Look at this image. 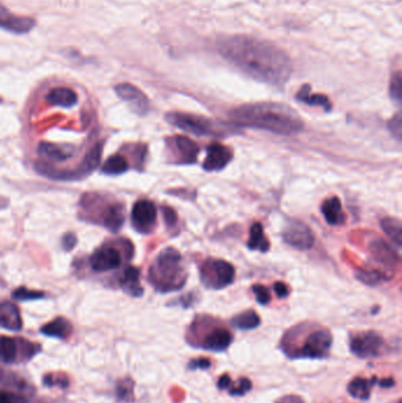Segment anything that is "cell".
Returning <instances> with one entry per match:
<instances>
[{"label":"cell","mask_w":402,"mask_h":403,"mask_svg":"<svg viewBox=\"0 0 402 403\" xmlns=\"http://www.w3.org/2000/svg\"><path fill=\"white\" fill-rule=\"evenodd\" d=\"M222 56L257 81L281 86L292 74V62L283 49L248 35H232L218 42Z\"/></svg>","instance_id":"cell-1"},{"label":"cell","mask_w":402,"mask_h":403,"mask_svg":"<svg viewBox=\"0 0 402 403\" xmlns=\"http://www.w3.org/2000/svg\"><path fill=\"white\" fill-rule=\"evenodd\" d=\"M229 117L240 127L262 129L283 136H292L303 130L302 119L295 111L275 103L240 106L232 110Z\"/></svg>","instance_id":"cell-2"},{"label":"cell","mask_w":402,"mask_h":403,"mask_svg":"<svg viewBox=\"0 0 402 403\" xmlns=\"http://www.w3.org/2000/svg\"><path fill=\"white\" fill-rule=\"evenodd\" d=\"M150 279L162 293L181 289L187 282V275L182 267L181 254L174 247L164 249L151 268Z\"/></svg>","instance_id":"cell-3"},{"label":"cell","mask_w":402,"mask_h":403,"mask_svg":"<svg viewBox=\"0 0 402 403\" xmlns=\"http://www.w3.org/2000/svg\"><path fill=\"white\" fill-rule=\"evenodd\" d=\"M201 281L211 289H222L232 284L235 269L229 262L209 258L201 267Z\"/></svg>","instance_id":"cell-4"},{"label":"cell","mask_w":402,"mask_h":403,"mask_svg":"<svg viewBox=\"0 0 402 403\" xmlns=\"http://www.w3.org/2000/svg\"><path fill=\"white\" fill-rule=\"evenodd\" d=\"M333 343V336L327 329H317L307 336L300 348L292 350L290 356L307 358H324L328 356Z\"/></svg>","instance_id":"cell-5"},{"label":"cell","mask_w":402,"mask_h":403,"mask_svg":"<svg viewBox=\"0 0 402 403\" xmlns=\"http://www.w3.org/2000/svg\"><path fill=\"white\" fill-rule=\"evenodd\" d=\"M167 122L174 127L196 136H208L215 134V125L211 120L201 116H194L189 113L170 112L167 113Z\"/></svg>","instance_id":"cell-6"},{"label":"cell","mask_w":402,"mask_h":403,"mask_svg":"<svg viewBox=\"0 0 402 403\" xmlns=\"http://www.w3.org/2000/svg\"><path fill=\"white\" fill-rule=\"evenodd\" d=\"M384 337L375 332H361L350 339V350L360 358L379 356L384 350Z\"/></svg>","instance_id":"cell-7"},{"label":"cell","mask_w":402,"mask_h":403,"mask_svg":"<svg viewBox=\"0 0 402 403\" xmlns=\"http://www.w3.org/2000/svg\"><path fill=\"white\" fill-rule=\"evenodd\" d=\"M283 240L290 247L299 250H308L313 247L314 235L306 224L300 221H292L285 226Z\"/></svg>","instance_id":"cell-8"},{"label":"cell","mask_w":402,"mask_h":403,"mask_svg":"<svg viewBox=\"0 0 402 403\" xmlns=\"http://www.w3.org/2000/svg\"><path fill=\"white\" fill-rule=\"evenodd\" d=\"M132 223L136 229L148 233L153 229L157 219L156 205L150 201H138L132 208Z\"/></svg>","instance_id":"cell-9"},{"label":"cell","mask_w":402,"mask_h":403,"mask_svg":"<svg viewBox=\"0 0 402 403\" xmlns=\"http://www.w3.org/2000/svg\"><path fill=\"white\" fill-rule=\"evenodd\" d=\"M170 146L176 156L178 164H192L196 162L199 148L195 141L184 136H176L171 138Z\"/></svg>","instance_id":"cell-10"},{"label":"cell","mask_w":402,"mask_h":403,"mask_svg":"<svg viewBox=\"0 0 402 403\" xmlns=\"http://www.w3.org/2000/svg\"><path fill=\"white\" fill-rule=\"evenodd\" d=\"M35 25L36 23L32 18L16 16L8 12V8L0 4V28L17 35H23L31 31Z\"/></svg>","instance_id":"cell-11"},{"label":"cell","mask_w":402,"mask_h":403,"mask_svg":"<svg viewBox=\"0 0 402 403\" xmlns=\"http://www.w3.org/2000/svg\"><path fill=\"white\" fill-rule=\"evenodd\" d=\"M116 92L123 100L128 102L134 111L138 115H146L149 110V100L139 88L129 83H123L116 86Z\"/></svg>","instance_id":"cell-12"},{"label":"cell","mask_w":402,"mask_h":403,"mask_svg":"<svg viewBox=\"0 0 402 403\" xmlns=\"http://www.w3.org/2000/svg\"><path fill=\"white\" fill-rule=\"evenodd\" d=\"M122 263L121 254L114 247H102L90 258V264L95 271H110Z\"/></svg>","instance_id":"cell-13"},{"label":"cell","mask_w":402,"mask_h":403,"mask_svg":"<svg viewBox=\"0 0 402 403\" xmlns=\"http://www.w3.org/2000/svg\"><path fill=\"white\" fill-rule=\"evenodd\" d=\"M232 159V152L228 146L211 144L207 148V158L203 163V169L207 171H220Z\"/></svg>","instance_id":"cell-14"},{"label":"cell","mask_w":402,"mask_h":403,"mask_svg":"<svg viewBox=\"0 0 402 403\" xmlns=\"http://www.w3.org/2000/svg\"><path fill=\"white\" fill-rule=\"evenodd\" d=\"M232 335L228 329L215 328L208 332L206 337L202 339L201 346L203 349L213 350V351H223L227 350L232 344Z\"/></svg>","instance_id":"cell-15"},{"label":"cell","mask_w":402,"mask_h":403,"mask_svg":"<svg viewBox=\"0 0 402 403\" xmlns=\"http://www.w3.org/2000/svg\"><path fill=\"white\" fill-rule=\"evenodd\" d=\"M0 327L8 330H20L23 327L22 317L18 308L10 302L0 303Z\"/></svg>","instance_id":"cell-16"},{"label":"cell","mask_w":402,"mask_h":403,"mask_svg":"<svg viewBox=\"0 0 402 403\" xmlns=\"http://www.w3.org/2000/svg\"><path fill=\"white\" fill-rule=\"evenodd\" d=\"M321 211L328 224L331 226H338L345 222V217L342 212L341 202L338 197L328 198L327 201H324L321 206Z\"/></svg>","instance_id":"cell-17"},{"label":"cell","mask_w":402,"mask_h":403,"mask_svg":"<svg viewBox=\"0 0 402 403\" xmlns=\"http://www.w3.org/2000/svg\"><path fill=\"white\" fill-rule=\"evenodd\" d=\"M370 251H372L373 257L377 262H380L381 264L394 267L395 263L398 262V256L394 250L384 240H374L373 243L370 244Z\"/></svg>","instance_id":"cell-18"},{"label":"cell","mask_w":402,"mask_h":403,"mask_svg":"<svg viewBox=\"0 0 402 403\" xmlns=\"http://www.w3.org/2000/svg\"><path fill=\"white\" fill-rule=\"evenodd\" d=\"M42 332L44 335L51 336V337L68 339L72 334V325L66 318L58 317L50 323L44 325L42 328Z\"/></svg>","instance_id":"cell-19"},{"label":"cell","mask_w":402,"mask_h":403,"mask_svg":"<svg viewBox=\"0 0 402 403\" xmlns=\"http://www.w3.org/2000/svg\"><path fill=\"white\" fill-rule=\"evenodd\" d=\"M375 382H377V378H372L370 380L363 378H355L349 382L347 390L355 399H368Z\"/></svg>","instance_id":"cell-20"},{"label":"cell","mask_w":402,"mask_h":403,"mask_svg":"<svg viewBox=\"0 0 402 403\" xmlns=\"http://www.w3.org/2000/svg\"><path fill=\"white\" fill-rule=\"evenodd\" d=\"M47 100L52 105L63 106V107H71L77 103V95L71 88H56L51 90L47 95Z\"/></svg>","instance_id":"cell-21"},{"label":"cell","mask_w":402,"mask_h":403,"mask_svg":"<svg viewBox=\"0 0 402 403\" xmlns=\"http://www.w3.org/2000/svg\"><path fill=\"white\" fill-rule=\"evenodd\" d=\"M124 208L121 204H114L107 209V211L104 214V226L107 229L116 233L121 229L124 223Z\"/></svg>","instance_id":"cell-22"},{"label":"cell","mask_w":402,"mask_h":403,"mask_svg":"<svg viewBox=\"0 0 402 403\" xmlns=\"http://www.w3.org/2000/svg\"><path fill=\"white\" fill-rule=\"evenodd\" d=\"M122 286L126 293H130L131 296L138 297L143 293V288L139 284V270L138 269L134 268V267H129L125 270L124 276L122 279Z\"/></svg>","instance_id":"cell-23"},{"label":"cell","mask_w":402,"mask_h":403,"mask_svg":"<svg viewBox=\"0 0 402 403\" xmlns=\"http://www.w3.org/2000/svg\"><path fill=\"white\" fill-rule=\"evenodd\" d=\"M269 247H271V244L264 235V226L260 223H254L253 226L250 228L248 247L250 250H261L266 252Z\"/></svg>","instance_id":"cell-24"},{"label":"cell","mask_w":402,"mask_h":403,"mask_svg":"<svg viewBox=\"0 0 402 403\" xmlns=\"http://www.w3.org/2000/svg\"><path fill=\"white\" fill-rule=\"evenodd\" d=\"M261 318L256 311L247 310L242 314H239L232 320V327L241 329V330H250L260 325Z\"/></svg>","instance_id":"cell-25"},{"label":"cell","mask_w":402,"mask_h":403,"mask_svg":"<svg viewBox=\"0 0 402 403\" xmlns=\"http://www.w3.org/2000/svg\"><path fill=\"white\" fill-rule=\"evenodd\" d=\"M297 99L301 102L306 103L308 105L322 106L326 111L331 109V104L329 99L326 95H312L309 86H305L301 91L297 93Z\"/></svg>","instance_id":"cell-26"},{"label":"cell","mask_w":402,"mask_h":403,"mask_svg":"<svg viewBox=\"0 0 402 403\" xmlns=\"http://www.w3.org/2000/svg\"><path fill=\"white\" fill-rule=\"evenodd\" d=\"M381 226L384 233L396 243L398 247H401L402 244V229L401 223L396 218H384L381 221Z\"/></svg>","instance_id":"cell-27"},{"label":"cell","mask_w":402,"mask_h":403,"mask_svg":"<svg viewBox=\"0 0 402 403\" xmlns=\"http://www.w3.org/2000/svg\"><path fill=\"white\" fill-rule=\"evenodd\" d=\"M18 353V346L15 339L6 336H0V360L6 363L13 362Z\"/></svg>","instance_id":"cell-28"},{"label":"cell","mask_w":402,"mask_h":403,"mask_svg":"<svg viewBox=\"0 0 402 403\" xmlns=\"http://www.w3.org/2000/svg\"><path fill=\"white\" fill-rule=\"evenodd\" d=\"M129 169V164L126 159L121 155L111 156L107 159V162L102 168V173L107 175H121Z\"/></svg>","instance_id":"cell-29"},{"label":"cell","mask_w":402,"mask_h":403,"mask_svg":"<svg viewBox=\"0 0 402 403\" xmlns=\"http://www.w3.org/2000/svg\"><path fill=\"white\" fill-rule=\"evenodd\" d=\"M100 155H102V146L96 145L89 155L86 156L84 162L82 163L83 165L81 166V170H82L83 175H88L90 171H93L95 168H97L100 160Z\"/></svg>","instance_id":"cell-30"},{"label":"cell","mask_w":402,"mask_h":403,"mask_svg":"<svg viewBox=\"0 0 402 403\" xmlns=\"http://www.w3.org/2000/svg\"><path fill=\"white\" fill-rule=\"evenodd\" d=\"M38 152H40V155L47 157V158L59 160V162L68 158V155H66L61 148L54 146V145L52 144H47V143H42V144H40Z\"/></svg>","instance_id":"cell-31"},{"label":"cell","mask_w":402,"mask_h":403,"mask_svg":"<svg viewBox=\"0 0 402 403\" xmlns=\"http://www.w3.org/2000/svg\"><path fill=\"white\" fill-rule=\"evenodd\" d=\"M252 381L249 378H240L237 385L232 383V387L229 388V394L232 396H243L246 395L247 392L252 390Z\"/></svg>","instance_id":"cell-32"},{"label":"cell","mask_w":402,"mask_h":403,"mask_svg":"<svg viewBox=\"0 0 402 403\" xmlns=\"http://www.w3.org/2000/svg\"><path fill=\"white\" fill-rule=\"evenodd\" d=\"M389 93H391V99H394L395 102H401V74L400 72H396L394 77L391 78Z\"/></svg>","instance_id":"cell-33"},{"label":"cell","mask_w":402,"mask_h":403,"mask_svg":"<svg viewBox=\"0 0 402 403\" xmlns=\"http://www.w3.org/2000/svg\"><path fill=\"white\" fill-rule=\"evenodd\" d=\"M117 394L122 399L129 401L134 397V383L130 380L122 381L117 387Z\"/></svg>","instance_id":"cell-34"},{"label":"cell","mask_w":402,"mask_h":403,"mask_svg":"<svg viewBox=\"0 0 402 403\" xmlns=\"http://www.w3.org/2000/svg\"><path fill=\"white\" fill-rule=\"evenodd\" d=\"M357 279L366 284L374 286V284H377L384 279V275L379 271H375V270L374 271H362L357 275Z\"/></svg>","instance_id":"cell-35"},{"label":"cell","mask_w":402,"mask_h":403,"mask_svg":"<svg viewBox=\"0 0 402 403\" xmlns=\"http://www.w3.org/2000/svg\"><path fill=\"white\" fill-rule=\"evenodd\" d=\"M13 297L17 300H37L43 297V293L40 291H33V290L26 289V288H19L13 293Z\"/></svg>","instance_id":"cell-36"},{"label":"cell","mask_w":402,"mask_h":403,"mask_svg":"<svg viewBox=\"0 0 402 403\" xmlns=\"http://www.w3.org/2000/svg\"><path fill=\"white\" fill-rule=\"evenodd\" d=\"M0 403H28V399L15 392L0 390Z\"/></svg>","instance_id":"cell-37"},{"label":"cell","mask_w":402,"mask_h":403,"mask_svg":"<svg viewBox=\"0 0 402 403\" xmlns=\"http://www.w3.org/2000/svg\"><path fill=\"white\" fill-rule=\"evenodd\" d=\"M253 293H255V296H256L257 302L262 304V305H266V304L271 302V293H269L266 286L256 284V286H253Z\"/></svg>","instance_id":"cell-38"},{"label":"cell","mask_w":402,"mask_h":403,"mask_svg":"<svg viewBox=\"0 0 402 403\" xmlns=\"http://www.w3.org/2000/svg\"><path fill=\"white\" fill-rule=\"evenodd\" d=\"M401 116H400V113H398L396 116L393 117V119L388 124V129L398 141L401 139Z\"/></svg>","instance_id":"cell-39"},{"label":"cell","mask_w":402,"mask_h":403,"mask_svg":"<svg viewBox=\"0 0 402 403\" xmlns=\"http://www.w3.org/2000/svg\"><path fill=\"white\" fill-rule=\"evenodd\" d=\"M211 367V361L206 357L201 358H194L188 363V369L196 370V369H209Z\"/></svg>","instance_id":"cell-40"},{"label":"cell","mask_w":402,"mask_h":403,"mask_svg":"<svg viewBox=\"0 0 402 403\" xmlns=\"http://www.w3.org/2000/svg\"><path fill=\"white\" fill-rule=\"evenodd\" d=\"M163 215L167 226H175L176 222H177V215H176L174 209L169 208V206H163Z\"/></svg>","instance_id":"cell-41"},{"label":"cell","mask_w":402,"mask_h":403,"mask_svg":"<svg viewBox=\"0 0 402 403\" xmlns=\"http://www.w3.org/2000/svg\"><path fill=\"white\" fill-rule=\"evenodd\" d=\"M274 290L275 293H276V295H278V297L285 298V297L288 296V286H285V283L283 282L275 283Z\"/></svg>","instance_id":"cell-42"},{"label":"cell","mask_w":402,"mask_h":403,"mask_svg":"<svg viewBox=\"0 0 402 403\" xmlns=\"http://www.w3.org/2000/svg\"><path fill=\"white\" fill-rule=\"evenodd\" d=\"M232 378H229V375H222L220 380H218V388L220 389H229L232 387Z\"/></svg>","instance_id":"cell-43"},{"label":"cell","mask_w":402,"mask_h":403,"mask_svg":"<svg viewBox=\"0 0 402 403\" xmlns=\"http://www.w3.org/2000/svg\"><path fill=\"white\" fill-rule=\"evenodd\" d=\"M63 244H64V247L66 250H71L72 247H75L76 237L72 233H69V235L64 237Z\"/></svg>","instance_id":"cell-44"},{"label":"cell","mask_w":402,"mask_h":403,"mask_svg":"<svg viewBox=\"0 0 402 403\" xmlns=\"http://www.w3.org/2000/svg\"><path fill=\"white\" fill-rule=\"evenodd\" d=\"M276 403H305V401H303L301 397H299V396L288 395L282 397L281 399H278Z\"/></svg>","instance_id":"cell-45"},{"label":"cell","mask_w":402,"mask_h":403,"mask_svg":"<svg viewBox=\"0 0 402 403\" xmlns=\"http://www.w3.org/2000/svg\"><path fill=\"white\" fill-rule=\"evenodd\" d=\"M395 381L391 378H384V380H381L380 385L382 388H391V387H394Z\"/></svg>","instance_id":"cell-46"},{"label":"cell","mask_w":402,"mask_h":403,"mask_svg":"<svg viewBox=\"0 0 402 403\" xmlns=\"http://www.w3.org/2000/svg\"><path fill=\"white\" fill-rule=\"evenodd\" d=\"M398 403H401V402H398Z\"/></svg>","instance_id":"cell-47"}]
</instances>
